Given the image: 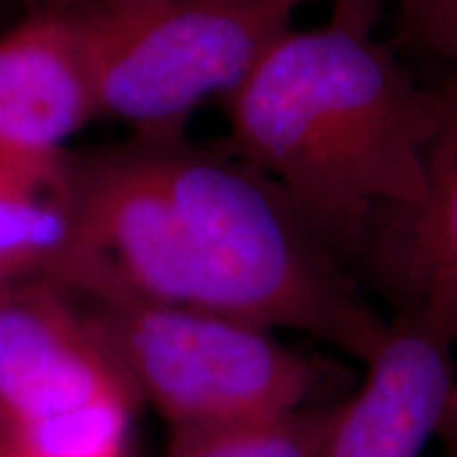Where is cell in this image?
<instances>
[{
    "label": "cell",
    "instance_id": "cell-3",
    "mask_svg": "<svg viewBox=\"0 0 457 457\" xmlns=\"http://www.w3.org/2000/svg\"><path fill=\"white\" fill-rule=\"evenodd\" d=\"M305 0H100L72 4L100 117L140 138L187 136L293 28Z\"/></svg>",
    "mask_w": 457,
    "mask_h": 457
},
{
    "label": "cell",
    "instance_id": "cell-15",
    "mask_svg": "<svg viewBox=\"0 0 457 457\" xmlns=\"http://www.w3.org/2000/svg\"><path fill=\"white\" fill-rule=\"evenodd\" d=\"M21 13H24V9L13 0H0V34L7 30L9 26H13Z\"/></svg>",
    "mask_w": 457,
    "mask_h": 457
},
{
    "label": "cell",
    "instance_id": "cell-12",
    "mask_svg": "<svg viewBox=\"0 0 457 457\" xmlns=\"http://www.w3.org/2000/svg\"><path fill=\"white\" fill-rule=\"evenodd\" d=\"M438 441V457H457V379L451 387L441 424L436 430Z\"/></svg>",
    "mask_w": 457,
    "mask_h": 457
},
{
    "label": "cell",
    "instance_id": "cell-11",
    "mask_svg": "<svg viewBox=\"0 0 457 457\" xmlns=\"http://www.w3.org/2000/svg\"><path fill=\"white\" fill-rule=\"evenodd\" d=\"M400 38L457 72V0H394Z\"/></svg>",
    "mask_w": 457,
    "mask_h": 457
},
{
    "label": "cell",
    "instance_id": "cell-6",
    "mask_svg": "<svg viewBox=\"0 0 457 457\" xmlns=\"http://www.w3.org/2000/svg\"><path fill=\"white\" fill-rule=\"evenodd\" d=\"M138 400L71 293L51 282L0 286V426L21 430Z\"/></svg>",
    "mask_w": 457,
    "mask_h": 457
},
{
    "label": "cell",
    "instance_id": "cell-13",
    "mask_svg": "<svg viewBox=\"0 0 457 457\" xmlns=\"http://www.w3.org/2000/svg\"><path fill=\"white\" fill-rule=\"evenodd\" d=\"M386 3L390 0H333V15L350 17L360 24L375 28Z\"/></svg>",
    "mask_w": 457,
    "mask_h": 457
},
{
    "label": "cell",
    "instance_id": "cell-7",
    "mask_svg": "<svg viewBox=\"0 0 457 457\" xmlns=\"http://www.w3.org/2000/svg\"><path fill=\"white\" fill-rule=\"evenodd\" d=\"M100 117L71 7L26 9L0 34V159L55 168L66 140Z\"/></svg>",
    "mask_w": 457,
    "mask_h": 457
},
{
    "label": "cell",
    "instance_id": "cell-1",
    "mask_svg": "<svg viewBox=\"0 0 457 457\" xmlns=\"http://www.w3.org/2000/svg\"><path fill=\"white\" fill-rule=\"evenodd\" d=\"M72 245L60 286L312 335L367 364L387 320L261 170L187 136L64 153Z\"/></svg>",
    "mask_w": 457,
    "mask_h": 457
},
{
    "label": "cell",
    "instance_id": "cell-5",
    "mask_svg": "<svg viewBox=\"0 0 457 457\" xmlns=\"http://www.w3.org/2000/svg\"><path fill=\"white\" fill-rule=\"evenodd\" d=\"M457 279L432 278L394 303L362 386L343 398L316 457H424L455 384Z\"/></svg>",
    "mask_w": 457,
    "mask_h": 457
},
{
    "label": "cell",
    "instance_id": "cell-16",
    "mask_svg": "<svg viewBox=\"0 0 457 457\" xmlns=\"http://www.w3.org/2000/svg\"><path fill=\"white\" fill-rule=\"evenodd\" d=\"M21 9H38V7H72L81 3H100V0H13Z\"/></svg>",
    "mask_w": 457,
    "mask_h": 457
},
{
    "label": "cell",
    "instance_id": "cell-14",
    "mask_svg": "<svg viewBox=\"0 0 457 457\" xmlns=\"http://www.w3.org/2000/svg\"><path fill=\"white\" fill-rule=\"evenodd\" d=\"M0 457H38L32 449H28L13 432L0 426Z\"/></svg>",
    "mask_w": 457,
    "mask_h": 457
},
{
    "label": "cell",
    "instance_id": "cell-2",
    "mask_svg": "<svg viewBox=\"0 0 457 457\" xmlns=\"http://www.w3.org/2000/svg\"><path fill=\"white\" fill-rule=\"evenodd\" d=\"M220 104L214 145L270 176L350 267L377 214L424 202L441 94L370 26L290 28Z\"/></svg>",
    "mask_w": 457,
    "mask_h": 457
},
{
    "label": "cell",
    "instance_id": "cell-8",
    "mask_svg": "<svg viewBox=\"0 0 457 457\" xmlns=\"http://www.w3.org/2000/svg\"><path fill=\"white\" fill-rule=\"evenodd\" d=\"M436 87L443 112L426 151L424 202L377 214L358 253L392 301L430 278L457 279V72Z\"/></svg>",
    "mask_w": 457,
    "mask_h": 457
},
{
    "label": "cell",
    "instance_id": "cell-4",
    "mask_svg": "<svg viewBox=\"0 0 457 457\" xmlns=\"http://www.w3.org/2000/svg\"><path fill=\"white\" fill-rule=\"evenodd\" d=\"M89 305L119 369L170 428L244 424L333 400L337 373L267 328L134 296Z\"/></svg>",
    "mask_w": 457,
    "mask_h": 457
},
{
    "label": "cell",
    "instance_id": "cell-10",
    "mask_svg": "<svg viewBox=\"0 0 457 457\" xmlns=\"http://www.w3.org/2000/svg\"><path fill=\"white\" fill-rule=\"evenodd\" d=\"M341 400L244 424L171 428L165 457H316Z\"/></svg>",
    "mask_w": 457,
    "mask_h": 457
},
{
    "label": "cell",
    "instance_id": "cell-9",
    "mask_svg": "<svg viewBox=\"0 0 457 457\" xmlns=\"http://www.w3.org/2000/svg\"><path fill=\"white\" fill-rule=\"evenodd\" d=\"M72 245L64 157L55 168H26L0 159V286H60Z\"/></svg>",
    "mask_w": 457,
    "mask_h": 457
}]
</instances>
